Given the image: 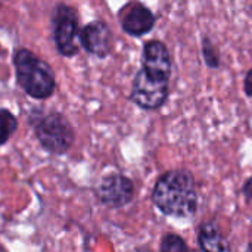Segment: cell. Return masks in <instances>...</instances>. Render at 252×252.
<instances>
[{
	"mask_svg": "<svg viewBox=\"0 0 252 252\" xmlns=\"http://www.w3.org/2000/svg\"><path fill=\"white\" fill-rule=\"evenodd\" d=\"M248 252H252V245H250V248H248Z\"/></svg>",
	"mask_w": 252,
	"mask_h": 252,
	"instance_id": "2e32d148",
	"label": "cell"
},
{
	"mask_svg": "<svg viewBox=\"0 0 252 252\" xmlns=\"http://www.w3.org/2000/svg\"><path fill=\"white\" fill-rule=\"evenodd\" d=\"M199 244L204 252H230V245L221 235L220 229L208 223L202 227L199 233Z\"/></svg>",
	"mask_w": 252,
	"mask_h": 252,
	"instance_id": "30bf717a",
	"label": "cell"
},
{
	"mask_svg": "<svg viewBox=\"0 0 252 252\" xmlns=\"http://www.w3.org/2000/svg\"><path fill=\"white\" fill-rule=\"evenodd\" d=\"M244 193L248 196V198H251L252 199V179L248 180V183L245 185V188H244Z\"/></svg>",
	"mask_w": 252,
	"mask_h": 252,
	"instance_id": "5bb4252c",
	"label": "cell"
},
{
	"mask_svg": "<svg viewBox=\"0 0 252 252\" xmlns=\"http://www.w3.org/2000/svg\"><path fill=\"white\" fill-rule=\"evenodd\" d=\"M16 77L21 87L35 99H46L55 90V74L49 63L32 52L21 49L15 55Z\"/></svg>",
	"mask_w": 252,
	"mask_h": 252,
	"instance_id": "7a4b0ae2",
	"label": "cell"
},
{
	"mask_svg": "<svg viewBox=\"0 0 252 252\" xmlns=\"http://www.w3.org/2000/svg\"><path fill=\"white\" fill-rule=\"evenodd\" d=\"M77 15L72 7L59 6L55 15V43L63 56L77 53Z\"/></svg>",
	"mask_w": 252,
	"mask_h": 252,
	"instance_id": "5b68a950",
	"label": "cell"
},
{
	"mask_svg": "<svg viewBox=\"0 0 252 252\" xmlns=\"http://www.w3.org/2000/svg\"><path fill=\"white\" fill-rule=\"evenodd\" d=\"M99 196L105 205L114 208L123 207L133 196V185L123 176H109L102 182L99 188Z\"/></svg>",
	"mask_w": 252,
	"mask_h": 252,
	"instance_id": "52a82bcc",
	"label": "cell"
},
{
	"mask_svg": "<svg viewBox=\"0 0 252 252\" xmlns=\"http://www.w3.org/2000/svg\"><path fill=\"white\" fill-rule=\"evenodd\" d=\"M121 22L126 32L131 35H142L154 27L155 18L148 7L142 4H133L124 13Z\"/></svg>",
	"mask_w": 252,
	"mask_h": 252,
	"instance_id": "9c48e42d",
	"label": "cell"
},
{
	"mask_svg": "<svg viewBox=\"0 0 252 252\" xmlns=\"http://www.w3.org/2000/svg\"><path fill=\"white\" fill-rule=\"evenodd\" d=\"M168 94V80H161L140 69L133 84V100L145 109L159 108Z\"/></svg>",
	"mask_w": 252,
	"mask_h": 252,
	"instance_id": "277c9868",
	"label": "cell"
},
{
	"mask_svg": "<svg viewBox=\"0 0 252 252\" xmlns=\"http://www.w3.org/2000/svg\"><path fill=\"white\" fill-rule=\"evenodd\" d=\"M245 90L247 93L252 96V71H250L248 77H247V81H245Z\"/></svg>",
	"mask_w": 252,
	"mask_h": 252,
	"instance_id": "4fadbf2b",
	"label": "cell"
},
{
	"mask_svg": "<svg viewBox=\"0 0 252 252\" xmlns=\"http://www.w3.org/2000/svg\"><path fill=\"white\" fill-rule=\"evenodd\" d=\"M35 136L52 154H63L74 140L69 123L61 114H47L35 121Z\"/></svg>",
	"mask_w": 252,
	"mask_h": 252,
	"instance_id": "3957f363",
	"label": "cell"
},
{
	"mask_svg": "<svg viewBox=\"0 0 252 252\" xmlns=\"http://www.w3.org/2000/svg\"><path fill=\"white\" fill-rule=\"evenodd\" d=\"M80 40L84 49L96 56H106L111 49V31L103 22H92L80 32Z\"/></svg>",
	"mask_w": 252,
	"mask_h": 252,
	"instance_id": "ba28073f",
	"label": "cell"
},
{
	"mask_svg": "<svg viewBox=\"0 0 252 252\" xmlns=\"http://www.w3.org/2000/svg\"><path fill=\"white\" fill-rule=\"evenodd\" d=\"M154 201L167 216L190 217L196 210V192L192 176L183 170L164 174L155 185Z\"/></svg>",
	"mask_w": 252,
	"mask_h": 252,
	"instance_id": "6da1fadb",
	"label": "cell"
},
{
	"mask_svg": "<svg viewBox=\"0 0 252 252\" xmlns=\"http://www.w3.org/2000/svg\"><path fill=\"white\" fill-rule=\"evenodd\" d=\"M16 130V118L6 109H0V145H4Z\"/></svg>",
	"mask_w": 252,
	"mask_h": 252,
	"instance_id": "8fae6325",
	"label": "cell"
},
{
	"mask_svg": "<svg viewBox=\"0 0 252 252\" xmlns=\"http://www.w3.org/2000/svg\"><path fill=\"white\" fill-rule=\"evenodd\" d=\"M142 69L152 77H157L161 80H168L171 62H170L168 50L161 41L152 40L145 46Z\"/></svg>",
	"mask_w": 252,
	"mask_h": 252,
	"instance_id": "8992f818",
	"label": "cell"
},
{
	"mask_svg": "<svg viewBox=\"0 0 252 252\" xmlns=\"http://www.w3.org/2000/svg\"><path fill=\"white\" fill-rule=\"evenodd\" d=\"M161 252H189L186 242L176 236V235H167L162 239L161 244Z\"/></svg>",
	"mask_w": 252,
	"mask_h": 252,
	"instance_id": "7c38bea8",
	"label": "cell"
},
{
	"mask_svg": "<svg viewBox=\"0 0 252 252\" xmlns=\"http://www.w3.org/2000/svg\"><path fill=\"white\" fill-rule=\"evenodd\" d=\"M0 252H7V251H6L4 248H1V247H0Z\"/></svg>",
	"mask_w": 252,
	"mask_h": 252,
	"instance_id": "9a60e30c",
	"label": "cell"
}]
</instances>
